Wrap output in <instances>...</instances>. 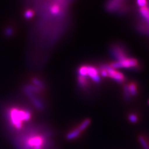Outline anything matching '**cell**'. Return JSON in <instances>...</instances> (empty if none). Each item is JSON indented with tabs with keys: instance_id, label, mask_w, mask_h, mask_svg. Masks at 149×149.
Returning a JSON list of instances; mask_svg holds the SVG:
<instances>
[{
	"instance_id": "obj_1",
	"label": "cell",
	"mask_w": 149,
	"mask_h": 149,
	"mask_svg": "<svg viewBox=\"0 0 149 149\" xmlns=\"http://www.w3.org/2000/svg\"><path fill=\"white\" fill-rule=\"evenodd\" d=\"M31 113L29 110L11 109L9 113V118L11 124L16 129H19L22 127V121H27L31 119Z\"/></svg>"
},
{
	"instance_id": "obj_2",
	"label": "cell",
	"mask_w": 149,
	"mask_h": 149,
	"mask_svg": "<svg viewBox=\"0 0 149 149\" xmlns=\"http://www.w3.org/2000/svg\"><path fill=\"white\" fill-rule=\"evenodd\" d=\"M110 66L114 69L116 68H132L138 66V62L136 58H125L120 61L111 63Z\"/></svg>"
},
{
	"instance_id": "obj_3",
	"label": "cell",
	"mask_w": 149,
	"mask_h": 149,
	"mask_svg": "<svg viewBox=\"0 0 149 149\" xmlns=\"http://www.w3.org/2000/svg\"><path fill=\"white\" fill-rule=\"evenodd\" d=\"M101 67L105 69L107 72H108V77L112 78L113 80L119 83H123L124 82L125 78L122 73H120V72L116 70V69L112 68L110 65H102Z\"/></svg>"
},
{
	"instance_id": "obj_4",
	"label": "cell",
	"mask_w": 149,
	"mask_h": 149,
	"mask_svg": "<svg viewBox=\"0 0 149 149\" xmlns=\"http://www.w3.org/2000/svg\"><path fill=\"white\" fill-rule=\"evenodd\" d=\"M87 76L96 83H99L101 81L99 70L96 67L91 65H87Z\"/></svg>"
},
{
	"instance_id": "obj_5",
	"label": "cell",
	"mask_w": 149,
	"mask_h": 149,
	"mask_svg": "<svg viewBox=\"0 0 149 149\" xmlns=\"http://www.w3.org/2000/svg\"><path fill=\"white\" fill-rule=\"evenodd\" d=\"M24 91L25 92V93L26 94V95L29 97L30 100H31V101L32 102V103H33L37 109H43L44 106L42 102V101L37 97L36 95H34V93L32 92L29 90H27L26 88H24Z\"/></svg>"
},
{
	"instance_id": "obj_6",
	"label": "cell",
	"mask_w": 149,
	"mask_h": 149,
	"mask_svg": "<svg viewBox=\"0 0 149 149\" xmlns=\"http://www.w3.org/2000/svg\"><path fill=\"white\" fill-rule=\"evenodd\" d=\"M112 54H113L114 57L118 60V61H120L125 58H127L126 55H125V53L123 52V50L118 47H114L113 50H112Z\"/></svg>"
},
{
	"instance_id": "obj_7",
	"label": "cell",
	"mask_w": 149,
	"mask_h": 149,
	"mask_svg": "<svg viewBox=\"0 0 149 149\" xmlns=\"http://www.w3.org/2000/svg\"><path fill=\"white\" fill-rule=\"evenodd\" d=\"M81 132L77 127L72 129L71 131L67 133L66 135V139L67 140H73L80 136Z\"/></svg>"
},
{
	"instance_id": "obj_8",
	"label": "cell",
	"mask_w": 149,
	"mask_h": 149,
	"mask_svg": "<svg viewBox=\"0 0 149 149\" xmlns=\"http://www.w3.org/2000/svg\"><path fill=\"white\" fill-rule=\"evenodd\" d=\"M78 84L80 88L83 89H86V88L89 86L90 81L88 80L86 77L78 76Z\"/></svg>"
},
{
	"instance_id": "obj_9",
	"label": "cell",
	"mask_w": 149,
	"mask_h": 149,
	"mask_svg": "<svg viewBox=\"0 0 149 149\" xmlns=\"http://www.w3.org/2000/svg\"><path fill=\"white\" fill-rule=\"evenodd\" d=\"M128 86V90L130 93V96H136L138 94V87L137 84L134 82H130V83L127 84Z\"/></svg>"
},
{
	"instance_id": "obj_10",
	"label": "cell",
	"mask_w": 149,
	"mask_h": 149,
	"mask_svg": "<svg viewBox=\"0 0 149 149\" xmlns=\"http://www.w3.org/2000/svg\"><path fill=\"white\" fill-rule=\"evenodd\" d=\"M120 4V1L119 0H110L108 5H107V9L110 11H114L119 7Z\"/></svg>"
},
{
	"instance_id": "obj_11",
	"label": "cell",
	"mask_w": 149,
	"mask_h": 149,
	"mask_svg": "<svg viewBox=\"0 0 149 149\" xmlns=\"http://www.w3.org/2000/svg\"><path fill=\"white\" fill-rule=\"evenodd\" d=\"M138 139L139 142L141 143V146L143 149H149L148 141L145 136H143V135H140Z\"/></svg>"
},
{
	"instance_id": "obj_12",
	"label": "cell",
	"mask_w": 149,
	"mask_h": 149,
	"mask_svg": "<svg viewBox=\"0 0 149 149\" xmlns=\"http://www.w3.org/2000/svg\"><path fill=\"white\" fill-rule=\"evenodd\" d=\"M90 123H91V119L89 118H87V119L84 120L83 121H82V122L80 123V124L77 127V128L82 132L88 126H89Z\"/></svg>"
},
{
	"instance_id": "obj_13",
	"label": "cell",
	"mask_w": 149,
	"mask_h": 149,
	"mask_svg": "<svg viewBox=\"0 0 149 149\" xmlns=\"http://www.w3.org/2000/svg\"><path fill=\"white\" fill-rule=\"evenodd\" d=\"M140 13H141L143 17L149 22V9L146 6L141 8Z\"/></svg>"
},
{
	"instance_id": "obj_14",
	"label": "cell",
	"mask_w": 149,
	"mask_h": 149,
	"mask_svg": "<svg viewBox=\"0 0 149 149\" xmlns=\"http://www.w3.org/2000/svg\"><path fill=\"white\" fill-rule=\"evenodd\" d=\"M123 96L124 100L127 101H129L131 99V96H130L128 90L127 84H125L123 86Z\"/></svg>"
},
{
	"instance_id": "obj_15",
	"label": "cell",
	"mask_w": 149,
	"mask_h": 149,
	"mask_svg": "<svg viewBox=\"0 0 149 149\" xmlns=\"http://www.w3.org/2000/svg\"><path fill=\"white\" fill-rule=\"evenodd\" d=\"M32 82L33 83L34 86H36L37 88H39V89H40V90L44 89V87H45L44 83L42 82L40 80H39V79H37L36 78H32Z\"/></svg>"
},
{
	"instance_id": "obj_16",
	"label": "cell",
	"mask_w": 149,
	"mask_h": 149,
	"mask_svg": "<svg viewBox=\"0 0 149 149\" xmlns=\"http://www.w3.org/2000/svg\"><path fill=\"white\" fill-rule=\"evenodd\" d=\"M78 75L82 77H87V65H83L78 69Z\"/></svg>"
},
{
	"instance_id": "obj_17",
	"label": "cell",
	"mask_w": 149,
	"mask_h": 149,
	"mask_svg": "<svg viewBox=\"0 0 149 149\" xmlns=\"http://www.w3.org/2000/svg\"><path fill=\"white\" fill-rule=\"evenodd\" d=\"M128 119L130 123H136L138 121V116L135 113H130L128 115Z\"/></svg>"
},
{
	"instance_id": "obj_18",
	"label": "cell",
	"mask_w": 149,
	"mask_h": 149,
	"mask_svg": "<svg viewBox=\"0 0 149 149\" xmlns=\"http://www.w3.org/2000/svg\"><path fill=\"white\" fill-rule=\"evenodd\" d=\"M60 12V7L57 4H54L50 8V13L53 15H58Z\"/></svg>"
},
{
	"instance_id": "obj_19",
	"label": "cell",
	"mask_w": 149,
	"mask_h": 149,
	"mask_svg": "<svg viewBox=\"0 0 149 149\" xmlns=\"http://www.w3.org/2000/svg\"><path fill=\"white\" fill-rule=\"evenodd\" d=\"M34 13L33 11L31 10V9H27V10L25 11L24 16V17L27 19H29L32 18L34 16Z\"/></svg>"
},
{
	"instance_id": "obj_20",
	"label": "cell",
	"mask_w": 149,
	"mask_h": 149,
	"mask_svg": "<svg viewBox=\"0 0 149 149\" xmlns=\"http://www.w3.org/2000/svg\"><path fill=\"white\" fill-rule=\"evenodd\" d=\"M13 29L11 27H8L6 28L5 32H4V34H5L6 36L10 37L11 36L13 35Z\"/></svg>"
},
{
	"instance_id": "obj_21",
	"label": "cell",
	"mask_w": 149,
	"mask_h": 149,
	"mask_svg": "<svg viewBox=\"0 0 149 149\" xmlns=\"http://www.w3.org/2000/svg\"><path fill=\"white\" fill-rule=\"evenodd\" d=\"M137 3L140 7L142 8L144 6H146L147 1L146 0H137Z\"/></svg>"
},
{
	"instance_id": "obj_22",
	"label": "cell",
	"mask_w": 149,
	"mask_h": 149,
	"mask_svg": "<svg viewBox=\"0 0 149 149\" xmlns=\"http://www.w3.org/2000/svg\"><path fill=\"white\" fill-rule=\"evenodd\" d=\"M148 105H149V100H148Z\"/></svg>"
},
{
	"instance_id": "obj_23",
	"label": "cell",
	"mask_w": 149,
	"mask_h": 149,
	"mask_svg": "<svg viewBox=\"0 0 149 149\" xmlns=\"http://www.w3.org/2000/svg\"><path fill=\"white\" fill-rule=\"evenodd\" d=\"M148 144H149V141H148Z\"/></svg>"
}]
</instances>
